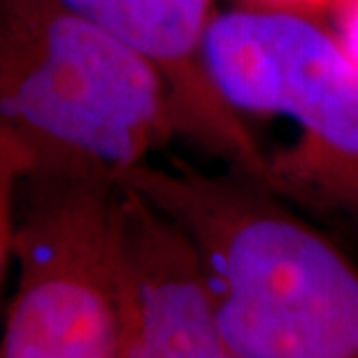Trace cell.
<instances>
[{"label": "cell", "instance_id": "cell-1", "mask_svg": "<svg viewBox=\"0 0 358 358\" xmlns=\"http://www.w3.org/2000/svg\"><path fill=\"white\" fill-rule=\"evenodd\" d=\"M198 247L231 358H358V266L231 168L207 175L152 159L119 177Z\"/></svg>", "mask_w": 358, "mask_h": 358}, {"label": "cell", "instance_id": "cell-2", "mask_svg": "<svg viewBox=\"0 0 358 358\" xmlns=\"http://www.w3.org/2000/svg\"><path fill=\"white\" fill-rule=\"evenodd\" d=\"M0 126L35 163L117 179L177 135L159 70L66 0H0Z\"/></svg>", "mask_w": 358, "mask_h": 358}, {"label": "cell", "instance_id": "cell-3", "mask_svg": "<svg viewBox=\"0 0 358 358\" xmlns=\"http://www.w3.org/2000/svg\"><path fill=\"white\" fill-rule=\"evenodd\" d=\"M203 63L245 124L279 119L298 131L266 159L279 196L358 221V66L335 35L291 12H221L205 31Z\"/></svg>", "mask_w": 358, "mask_h": 358}, {"label": "cell", "instance_id": "cell-4", "mask_svg": "<svg viewBox=\"0 0 358 358\" xmlns=\"http://www.w3.org/2000/svg\"><path fill=\"white\" fill-rule=\"evenodd\" d=\"M119 179L33 163L14 203L17 291L3 358H121L114 205Z\"/></svg>", "mask_w": 358, "mask_h": 358}, {"label": "cell", "instance_id": "cell-5", "mask_svg": "<svg viewBox=\"0 0 358 358\" xmlns=\"http://www.w3.org/2000/svg\"><path fill=\"white\" fill-rule=\"evenodd\" d=\"M114 261L121 358H231L198 247L173 217L124 182L114 205Z\"/></svg>", "mask_w": 358, "mask_h": 358}, {"label": "cell", "instance_id": "cell-6", "mask_svg": "<svg viewBox=\"0 0 358 358\" xmlns=\"http://www.w3.org/2000/svg\"><path fill=\"white\" fill-rule=\"evenodd\" d=\"M66 3L159 70L173 100L177 133L275 191L254 133L221 100L205 73L203 42L214 17V0Z\"/></svg>", "mask_w": 358, "mask_h": 358}, {"label": "cell", "instance_id": "cell-7", "mask_svg": "<svg viewBox=\"0 0 358 358\" xmlns=\"http://www.w3.org/2000/svg\"><path fill=\"white\" fill-rule=\"evenodd\" d=\"M35 156L24 140L0 126V282H3L7 259L12 256L14 203L19 184L33 168Z\"/></svg>", "mask_w": 358, "mask_h": 358}, {"label": "cell", "instance_id": "cell-8", "mask_svg": "<svg viewBox=\"0 0 358 358\" xmlns=\"http://www.w3.org/2000/svg\"><path fill=\"white\" fill-rule=\"evenodd\" d=\"M335 40L358 66V0H333Z\"/></svg>", "mask_w": 358, "mask_h": 358}, {"label": "cell", "instance_id": "cell-9", "mask_svg": "<svg viewBox=\"0 0 358 358\" xmlns=\"http://www.w3.org/2000/svg\"><path fill=\"white\" fill-rule=\"evenodd\" d=\"M252 5L261 7V10H277V12H314L319 7L333 5V0H249Z\"/></svg>", "mask_w": 358, "mask_h": 358}]
</instances>
